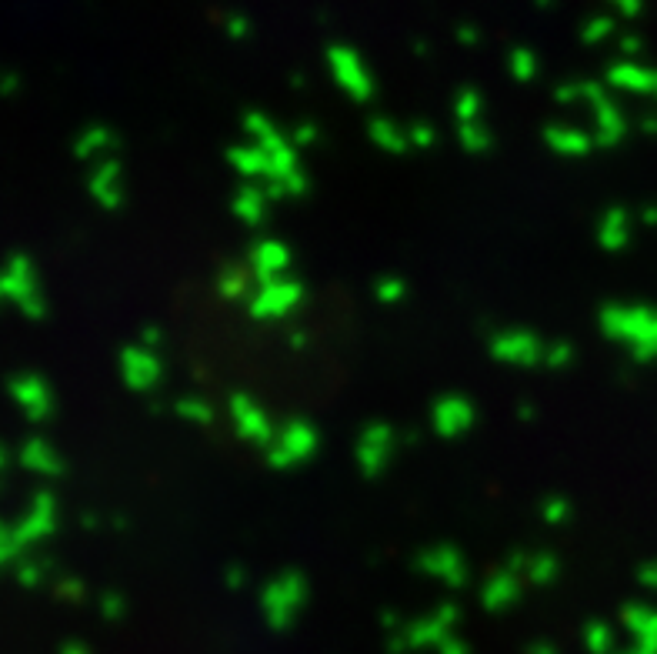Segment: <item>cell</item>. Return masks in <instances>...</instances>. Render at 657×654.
Returning <instances> with one entry per match:
<instances>
[{"mask_svg": "<svg viewBox=\"0 0 657 654\" xmlns=\"http://www.w3.org/2000/svg\"><path fill=\"white\" fill-rule=\"evenodd\" d=\"M597 331L634 364H657V307L644 301H607L597 311Z\"/></svg>", "mask_w": 657, "mask_h": 654, "instance_id": "obj_1", "label": "cell"}, {"mask_svg": "<svg viewBox=\"0 0 657 654\" xmlns=\"http://www.w3.org/2000/svg\"><path fill=\"white\" fill-rule=\"evenodd\" d=\"M241 127H244L247 141H251L254 147H261V151L274 161L277 171H281V177H284L281 201H287V197H304L307 191H311V177H307L304 164H301V151L291 144V137H287V131L274 121L271 114L247 111L241 117Z\"/></svg>", "mask_w": 657, "mask_h": 654, "instance_id": "obj_2", "label": "cell"}, {"mask_svg": "<svg viewBox=\"0 0 657 654\" xmlns=\"http://www.w3.org/2000/svg\"><path fill=\"white\" fill-rule=\"evenodd\" d=\"M307 601H311V581L304 571L294 568L277 571L257 591V608H261V618L271 631H291L304 614Z\"/></svg>", "mask_w": 657, "mask_h": 654, "instance_id": "obj_3", "label": "cell"}, {"mask_svg": "<svg viewBox=\"0 0 657 654\" xmlns=\"http://www.w3.org/2000/svg\"><path fill=\"white\" fill-rule=\"evenodd\" d=\"M317 451H321V428L307 418H291L277 424L274 441L264 448V461L274 471H294L301 464L314 461Z\"/></svg>", "mask_w": 657, "mask_h": 654, "instance_id": "obj_4", "label": "cell"}, {"mask_svg": "<svg viewBox=\"0 0 657 654\" xmlns=\"http://www.w3.org/2000/svg\"><path fill=\"white\" fill-rule=\"evenodd\" d=\"M324 61H327V71H331L334 87L351 104L364 107L377 97V77L354 44H331L324 51Z\"/></svg>", "mask_w": 657, "mask_h": 654, "instance_id": "obj_5", "label": "cell"}, {"mask_svg": "<svg viewBox=\"0 0 657 654\" xmlns=\"http://www.w3.org/2000/svg\"><path fill=\"white\" fill-rule=\"evenodd\" d=\"M307 297V287L301 277L287 274V277H274V281H264V284H254L251 297L244 301V311L251 321H264V324H277V321H287L301 311Z\"/></svg>", "mask_w": 657, "mask_h": 654, "instance_id": "obj_6", "label": "cell"}, {"mask_svg": "<svg viewBox=\"0 0 657 654\" xmlns=\"http://www.w3.org/2000/svg\"><path fill=\"white\" fill-rule=\"evenodd\" d=\"M457 621H461V608H457V604H441V608L397 624V631L391 634V648L394 651H424V648L437 651L454 634Z\"/></svg>", "mask_w": 657, "mask_h": 654, "instance_id": "obj_7", "label": "cell"}, {"mask_svg": "<svg viewBox=\"0 0 657 654\" xmlns=\"http://www.w3.org/2000/svg\"><path fill=\"white\" fill-rule=\"evenodd\" d=\"M397 448H401V434H397L394 424L367 421L354 441V464H357V471H361V478L367 481L381 478L394 464Z\"/></svg>", "mask_w": 657, "mask_h": 654, "instance_id": "obj_8", "label": "cell"}, {"mask_svg": "<svg viewBox=\"0 0 657 654\" xmlns=\"http://www.w3.org/2000/svg\"><path fill=\"white\" fill-rule=\"evenodd\" d=\"M544 351H547V341L537 331H531V327H501V331H494L491 341H487V354H491L497 364L521 368V371L544 368Z\"/></svg>", "mask_w": 657, "mask_h": 654, "instance_id": "obj_9", "label": "cell"}, {"mask_svg": "<svg viewBox=\"0 0 657 654\" xmlns=\"http://www.w3.org/2000/svg\"><path fill=\"white\" fill-rule=\"evenodd\" d=\"M227 418H231V428L237 438L247 444H257V448H267L277 434L271 411L247 391H234L231 398H227Z\"/></svg>", "mask_w": 657, "mask_h": 654, "instance_id": "obj_10", "label": "cell"}, {"mask_svg": "<svg viewBox=\"0 0 657 654\" xmlns=\"http://www.w3.org/2000/svg\"><path fill=\"white\" fill-rule=\"evenodd\" d=\"M121 381L127 391L134 394H151L164 384V374H167V364H164V354L154 351V348H144L141 341H131L121 348Z\"/></svg>", "mask_w": 657, "mask_h": 654, "instance_id": "obj_11", "label": "cell"}, {"mask_svg": "<svg viewBox=\"0 0 657 654\" xmlns=\"http://www.w3.org/2000/svg\"><path fill=\"white\" fill-rule=\"evenodd\" d=\"M477 421H481V411H477V404L467 394H441L431 404V431L444 441H457L464 434H471Z\"/></svg>", "mask_w": 657, "mask_h": 654, "instance_id": "obj_12", "label": "cell"}, {"mask_svg": "<svg viewBox=\"0 0 657 654\" xmlns=\"http://www.w3.org/2000/svg\"><path fill=\"white\" fill-rule=\"evenodd\" d=\"M417 571H424L427 578H434L437 584H444L451 591H461L471 581V564H467V558L454 544H431V548H424L417 554Z\"/></svg>", "mask_w": 657, "mask_h": 654, "instance_id": "obj_13", "label": "cell"}, {"mask_svg": "<svg viewBox=\"0 0 657 654\" xmlns=\"http://www.w3.org/2000/svg\"><path fill=\"white\" fill-rule=\"evenodd\" d=\"M247 271H251L254 284H264V281H274V277H287L291 274V264H294V251L287 247L281 237H257L247 247Z\"/></svg>", "mask_w": 657, "mask_h": 654, "instance_id": "obj_14", "label": "cell"}, {"mask_svg": "<svg viewBox=\"0 0 657 654\" xmlns=\"http://www.w3.org/2000/svg\"><path fill=\"white\" fill-rule=\"evenodd\" d=\"M587 114H591V137H594L597 147H617L627 134H631V121H627L624 107L614 101L611 91H607V84H604V91L591 101Z\"/></svg>", "mask_w": 657, "mask_h": 654, "instance_id": "obj_15", "label": "cell"}, {"mask_svg": "<svg viewBox=\"0 0 657 654\" xmlns=\"http://www.w3.org/2000/svg\"><path fill=\"white\" fill-rule=\"evenodd\" d=\"M527 591V584L521 581V574H514L511 568H497L484 578L481 584V608L487 614H507L511 608H517Z\"/></svg>", "mask_w": 657, "mask_h": 654, "instance_id": "obj_16", "label": "cell"}, {"mask_svg": "<svg viewBox=\"0 0 657 654\" xmlns=\"http://www.w3.org/2000/svg\"><path fill=\"white\" fill-rule=\"evenodd\" d=\"M541 141L551 154L557 157H567V161H584V157H591L597 151L591 131H584L581 124H547L541 131Z\"/></svg>", "mask_w": 657, "mask_h": 654, "instance_id": "obj_17", "label": "cell"}, {"mask_svg": "<svg viewBox=\"0 0 657 654\" xmlns=\"http://www.w3.org/2000/svg\"><path fill=\"white\" fill-rule=\"evenodd\" d=\"M621 628L627 631L634 648L657 654V604L651 601H624L621 604Z\"/></svg>", "mask_w": 657, "mask_h": 654, "instance_id": "obj_18", "label": "cell"}, {"mask_svg": "<svg viewBox=\"0 0 657 654\" xmlns=\"http://www.w3.org/2000/svg\"><path fill=\"white\" fill-rule=\"evenodd\" d=\"M507 568L521 574L527 588H554L557 578H561V558L551 551H517L511 554Z\"/></svg>", "mask_w": 657, "mask_h": 654, "instance_id": "obj_19", "label": "cell"}, {"mask_svg": "<svg viewBox=\"0 0 657 654\" xmlns=\"http://www.w3.org/2000/svg\"><path fill=\"white\" fill-rule=\"evenodd\" d=\"M604 84H607V91L654 97L657 94V71L644 61H617L604 71Z\"/></svg>", "mask_w": 657, "mask_h": 654, "instance_id": "obj_20", "label": "cell"}, {"mask_svg": "<svg viewBox=\"0 0 657 654\" xmlns=\"http://www.w3.org/2000/svg\"><path fill=\"white\" fill-rule=\"evenodd\" d=\"M91 197L104 211H121L124 207V164L117 157H104L97 161L94 174H91Z\"/></svg>", "mask_w": 657, "mask_h": 654, "instance_id": "obj_21", "label": "cell"}, {"mask_svg": "<svg viewBox=\"0 0 657 654\" xmlns=\"http://www.w3.org/2000/svg\"><path fill=\"white\" fill-rule=\"evenodd\" d=\"M597 244H601V251H627L631 247V237H634V214L627 211V207L614 204L607 207V211L597 217Z\"/></svg>", "mask_w": 657, "mask_h": 654, "instance_id": "obj_22", "label": "cell"}, {"mask_svg": "<svg viewBox=\"0 0 657 654\" xmlns=\"http://www.w3.org/2000/svg\"><path fill=\"white\" fill-rule=\"evenodd\" d=\"M274 197L267 194V187L261 184H241L231 197V214L241 221L244 227H264L267 217H271Z\"/></svg>", "mask_w": 657, "mask_h": 654, "instance_id": "obj_23", "label": "cell"}, {"mask_svg": "<svg viewBox=\"0 0 657 654\" xmlns=\"http://www.w3.org/2000/svg\"><path fill=\"white\" fill-rule=\"evenodd\" d=\"M364 134H367V141H371L377 151H384V154H407L411 151V144H407V127L397 124L394 117H387V114H374L371 121H367Z\"/></svg>", "mask_w": 657, "mask_h": 654, "instance_id": "obj_24", "label": "cell"}, {"mask_svg": "<svg viewBox=\"0 0 657 654\" xmlns=\"http://www.w3.org/2000/svg\"><path fill=\"white\" fill-rule=\"evenodd\" d=\"M214 287H217V294H221V301L244 304L247 297H251V291H254V277H251V271H247V264L227 261L221 271H217Z\"/></svg>", "mask_w": 657, "mask_h": 654, "instance_id": "obj_25", "label": "cell"}, {"mask_svg": "<svg viewBox=\"0 0 657 654\" xmlns=\"http://www.w3.org/2000/svg\"><path fill=\"white\" fill-rule=\"evenodd\" d=\"M507 74H511L514 84H534L541 77V57H537L534 47L517 44L507 54Z\"/></svg>", "mask_w": 657, "mask_h": 654, "instance_id": "obj_26", "label": "cell"}, {"mask_svg": "<svg viewBox=\"0 0 657 654\" xmlns=\"http://www.w3.org/2000/svg\"><path fill=\"white\" fill-rule=\"evenodd\" d=\"M484 107H487L484 94L477 91L474 84H464L461 91L451 97V114H454L457 124H477V121H484Z\"/></svg>", "mask_w": 657, "mask_h": 654, "instance_id": "obj_27", "label": "cell"}, {"mask_svg": "<svg viewBox=\"0 0 657 654\" xmlns=\"http://www.w3.org/2000/svg\"><path fill=\"white\" fill-rule=\"evenodd\" d=\"M174 414L197 424V428H211L217 421V408L207 398H201V394H181V398H174Z\"/></svg>", "mask_w": 657, "mask_h": 654, "instance_id": "obj_28", "label": "cell"}, {"mask_svg": "<svg viewBox=\"0 0 657 654\" xmlns=\"http://www.w3.org/2000/svg\"><path fill=\"white\" fill-rule=\"evenodd\" d=\"M114 144L117 137L111 127H91V131L81 134V141H77V157H84V161H104V157H114Z\"/></svg>", "mask_w": 657, "mask_h": 654, "instance_id": "obj_29", "label": "cell"}, {"mask_svg": "<svg viewBox=\"0 0 657 654\" xmlns=\"http://www.w3.org/2000/svg\"><path fill=\"white\" fill-rule=\"evenodd\" d=\"M604 91V81H564L554 87V101L561 107H591V101Z\"/></svg>", "mask_w": 657, "mask_h": 654, "instance_id": "obj_30", "label": "cell"}, {"mask_svg": "<svg viewBox=\"0 0 657 654\" xmlns=\"http://www.w3.org/2000/svg\"><path fill=\"white\" fill-rule=\"evenodd\" d=\"M457 144L464 147L467 154H487L494 147V131L487 121H477V124H457Z\"/></svg>", "mask_w": 657, "mask_h": 654, "instance_id": "obj_31", "label": "cell"}, {"mask_svg": "<svg viewBox=\"0 0 657 654\" xmlns=\"http://www.w3.org/2000/svg\"><path fill=\"white\" fill-rule=\"evenodd\" d=\"M581 641H584V648L591 651V654H611L614 644H617V634L611 628V621L594 618V621H587L584 628H581Z\"/></svg>", "mask_w": 657, "mask_h": 654, "instance_id": "obj_32", "label": "cell"}, {"mask_svg": "<svg viewBox=\"0 0 657 654\" xmlns=\"http://www.w3.org/2000/svg\"><path fill=\"white\" fill-rule=\"evenodd\" d=\"M617 27H621V24L614 21L611 11H607V14H594V17H587V21L581 24L577 37H581V44H587V47H601V44H607L617 34Z\"/></svg>", "mask_w": 657, "mask_h": 654, "instance_id": "obj_33", "label": "cell"}, {"mask_svg": "<svg viewBox=\"0 0 657 654\" xmlns=\"http://www.w3.org/2000/svg\"><path fill=\"white\" fill-rule=\"evenodd\" d=\"M17 398H21V404L34 414V418H44V414H51V394H47V388H44L41 381L27 378L21 384V391H17Z\"/></svg>", "mask_w": 657, "mask_h": 654, "instance_id": "obj_34", "label": "cell"}, {"mask_svg": "<svg viewBox=\"0 0 657 654\" xmlns=\"http://www.w3.org/2000/svg\"><path fill=\"white\" fill-rule=\"evenodd\" d=\"M371 294H374L377 304H387V307L401 304L404 297H407V281H404V277H397V274H384V277H377V281H374Z\"/></svg>", "mask_w": 657, "mask_h": 654, "instance_id": "obj_35", "label": "cell"}, {"mask_svg": "<svg viewBox=\"0 0 657 654\" xmlns=\"http://www.w3.org/2000/svg\"><path fill=\"white\" fill-rule=\"evenodd\" d=\"M574 364V344L571 341H547L544 351V371H567Z\"/></svg>", "mask_w": 657, "mask_h": 654, "instance_id": "obj_36", "label": "cell"}, {"mask_svg": "<svg viewBox=\"0 0 657 654\" xmlns=\"http://www.w3.org/2000/svg\"><path fill=\"white\" fill-rule=\"evenodd\" d=\"M541 521L544 524H551V528H561V524H567L571 521V514H574V504L567 501V498H561V494H554V498H544V504H541Z\"/></svg>", "mask_w": 657, "mask_h": 654, "instance_id": "obj_37", "label": "cell"}, {"mask_svg": "<svg viewBox=\"0 0 657 654\" xmlns=\"http://www.w3.org/2000/svg\"><path fill=\"white\" fill-rule=\"evenodd\" d=\"M407 144H411V151H431L437 144V127L427 121L407 124Z\"/></svg>", "mask_w": 657, "mask_h": 654, "instance_id": "obj_38", "label": "cell"}, {"mask_svg": "<svg viewBox=\"0 0 657 654\" xmlns=\"http://www.w3.org/2000/svg\"><path fill=\"white\" fill-rule=\"evenodd\" d=\"M27 464L37 471H47V474L61 471V461H57V454L47 448V444H31V448H27Z\"/></svg>", "mask_w": 657, "mask_h": 654, "instance_id": "obj_39", "label": "cell"}, {"mask_svg": "<svg viewBox=\"0 0 657 654\" xmlns=\"http://www.w3.org/2000/svg\"><path fill=\"white\" fill-rule=\"evenodd\" d=\"M287 137H291V144L297 147V151H304V147H311V144L321 141V127H317L314 121H301L297 127L287 131Z\"/></svg>", "mask_w": 657, "mask_h": 654, "instance_id": "obj_40", "label": "cell"}, {"mask_svg": "<svg viewBox=\"0 0 657 654\" xmlns=\"http://www.w3.org/2000/svg\"><path fill=\"white\" fill-rule=\"evenodd\" d=\"M224 34L231 37V41H247V37L254 34V21L247 14H227L224 17Z\"/></svg>", "mask_w": 657, "mask_h": 654, "instance_id": "obj_41", "label": "cell"}, {"mask_svg": "<svg viewBox=\"0 0 657 654\" xmlns=\"http://www.w3.org/2000/svg\"><path fill=\"white\" fill-rule=\"evenodd\" d=\"M644 51V37H637V34H624V37H617V54H621V61H641V54Z\"/></svg>", "mask_w": 657, "mask_h": 654, "instance_id": "obj_42", "label": "cell"}, {"mask_svg": "<svg viewBox=\"0 0 657 654\" xmlns=\"http://www.w3.org/2000/svg\"><path fill=\"white\" fill-rule=\"evenodd\" d=\"M637 584L647 591V594H657V558H651V561H644L641 568H637Z\"/></svg>", "mask_w": 657, "mask_h": 654, "instance_id": "obj_43", "label": "cell"}, {"mask_svg": "<svg viewBox=\"0 0 657 654\" xmlns=\"http://www.w3.org/2000/svg\"><path fill=\"white\" fill-rule=\"evenodd\" d=\"M124 611H127V601H124V594H114V591H107L104 598H101V614H104V618L117 621V618H121Z\"/></svg>", "mask_w": 657, "mask_h": 654, "instance_id": "obj_44", "label": "cell"}, {"mask_svg": "<svg viewBox=\"0 0 657 654\" xmlns=\"http://www.w3.org/2000/svg\"><path fill=\"white\" fill-rule=\"evenodd\" d=\"M641 14H644V4H637V0H617V4L611 7L614 21H637Z\"/></svg>", "mask_w": 657, "mask_h": 654, "instance_id": "obj_45", "label": "cell"}, {"mask_svg": "<svg viewBox=\"0 0 657 654\" xmlns=\"http://www.w3.org/2000/svg\"><path fill=\"white\" fill-rule=\"evenodd\" d=\"M307 341H311V338H307L304 327L291 324V327H287V331H284V344H287V348H291V351H304V348H307Z\"/></svg>", "mask_w": 657, "mask_h": 654, "instance_id": "obj_46", "label": "cell"}, {"mask_svg": "<svg viewBox=\"0 0 657 654\" xmlns=\"http://www.w3.org/2000/svg\"><path fill=\"white\" fill-rule=\"evenodd\" d=\"M144 344V348H154V351H161V344H164V331L157 324H147L144 331H141V338H137Z\"/></svg>", "mask_w": 657, "mask_h": 654, "instance_id": "obj_47", "label": "cell"}, {"mask_svg": "<svg viewBox=\"0 0 657 654\" xmlns=\"http://www.w3.org/2000/svg\"><path fill=\"white\" fill-rule=\"evenodd\" d=\"M457 41H461L464 47H477L481 44V27H474V24H457Z\"/></svg>", "mask_w": 657, "mask_h": 654, "instance_id": "obj_48", "label": "cell"}, {"mask_svg": "<svg viewBox=\"0 0 657 654\" xmlns=\"http://www.w3.org/2000/svg\"><path fill=\"white\" fill-rule=\"evenodd\" d=\"M224 581H227V588L231 591H241V588H247V571L241 568V564H231L227 574H224Z\"/></svg>", "mask_w": 657, "mask_h": 654, "instance_id": "obj_49", "label": "cell"}, {"mask_svg": "<svg viewBox=\"0 0 657 654\" xmlns=\"http://www.w3.org/2000/svg\"><path fill=\"white\" fill-rule=\"evenodd\" d=\"M437 654H471V644H467L464 638H457V634H451V638L437 648Z\"/></svg>", "mask_w": 657, "mask_h": 654, "instance_id": "obj_50", "label": "cell"}, {"mask_svg": "<svg viewBox=\"0 0 657 654\" xmlns=\"http://www.w3.org/2000/svg\"><path fill=\"white\" fill-rule=\"evenodd\" d=\"M637 224H644V227H657V204H644L641 211H637Z\"/></svg>", "mask_w": 657, "mask_h": 654, "instance_id": "obj_51", "label": "cell"}, {"mask_svg": "<svg viewBox=\"0 0 657 654\" xmlns=\"http://www.w3.org/2000/svg\"><path fill=\"white\" fill-rule=\"evenodd\" d=\"M637 131H644L647 137H657V114H647L637 121Z\"/></svg>", "mask_w": 657, "mask_h": 654, "instance_id": "obj_52", "label": "cell"}, {"mask_svg": "<svg viewBox=\"0 0 657 654\" xmlns=\"http://www.w3.org/2000/svg\"><path fill=\"white\" fill-rule=\"evenodd\" d=\"M527 654H561V651H557L547 638H541V641H531V648H527Z\"/></svg>", "mask_w": 657, "mask_h": 654, "instance_id": "obj_53", "label": "cell"}, {"mask_svg": "<svg viewBox=\"0 0 657 654\" xmlns=\"http://www.w3.org/2000/svg\"><path fill=\"white\" fill-rule=\"evenodd\" d=\"M521 418L527 421V418H534V408H527V404H521Z\"/></svg>", "mask_w": 657, "mask_h": 654, "instance_id": "obj_54", "label": "cell"}, {"mask_svg": "<svg viewBox=\"0 0 657 654\" xmlns=\"http://www.w3.org/2000/svg\"><path fill=\"white\" fill-rule=\"evenodd\" d=\"M621 654H647V651H641V648H634V644H631V648H627V651H621Z\"/></svg>", "mask_w": 657, "mask_h": 654, "instance_id": "obj_55", "label": "cell"}, {"mask_svg": "<svg viewBox=\"0 0 657 654\" xmlns=\"http://www.w3.org/2000/svg\"><path fill=\"white\" fill-rule=\"evenodd\" d=\"M654 97H657V94H654Z\"/></svg>", "mask_w": 657, "mask_h": 654, "instance_id": "obj_56", "label": "cell"}]
</instances>
